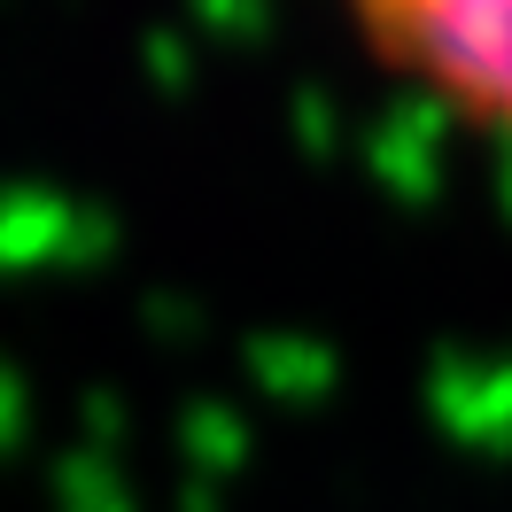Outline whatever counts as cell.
Returning <instances> with one entry per match:
<instances>
[{
  "label": "cell",
  "instance_id": "cell-1",
  "mask_svg": "<svg viewBox=\"0 0 512 512\" xmlns=\"http://www.w3.org/2000/svg\"><path fill=\"white\" fill-rule=\"evenodd\" d=\"M334 8L404 94L512 156V0H334Z\"/></svg>",
  "mask_w": 512,
  "mask_h": 512
}]
</instances>
